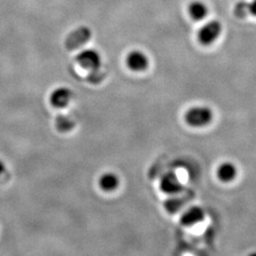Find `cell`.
I'll use <instances>...</instances> for the list:
<instances>
[{
	"label": "cell",
	"instance_id": "cell-1",
	"mask_svg": "<svg viewBox=\"0 0 256 256\" xmlns=\"http://www.w3.org/2000/svg\"><path fill=\"white\" fill-rule=\"evenodd\" d=\"M76 61L82 68L90 72L92 77L100 74L102 68V57L100 52H97L96 50H93V48L82 50L76 56Z\"/></svg>",
	"mask_w": 256,
	"mask_h": 256
},
{
	"label": "cell",
	"instance_id": "cell-2",
	"mask_svg": "<svg viewBox=\"0 0 256 256\" xmlns=\"http://www.w3.org/2000/svg\"><path fill=\"white\" fill-rule=\"evenodd\" d=\"M214 118V113L210 108L205 106H196L185 113V120L192 128L207 126Z\"/></svg>",
	"mask_w": 256,
	"mask_h": 256
},
{
	"label": "cell",
	"instance_id": "cell-3",
	"mask_svg": "<svg viewBox=\"0 0 256 256\" xmlns=\"http://www.w3.org/2000/svg\"><path fill=\"white\" fill-rule=\"evenodd\" d=\"M222 30L221 23L218 20H210L205 23L198 32V42L203 46H210L218 37Z\"/></svg>",
	"mask_w": 256,
	"mask_h": 256
},
{
	"label": "cell",
	"instance_id": "cell-4",
	"mask_svg": "<svg viewBox=\"0 0 256 256\" xmlns=\"http://www.w3.org/2000/svg\"><path fill=\"white\" fill-rule=\"evenodd\" d=\"M92 37V30L88 27L77 28L66 39V46L70 50H74L84 46Z\"/></svg>",
	"mask_w": 256,
	"mask_h": 256
},
{
	"label": "cell",
	"instance_id": "cell-5",
	"mask_svg": "<svg viewBox=\"0 0 256 256\" xmlns=\"http://www.w3.org/2000/svg\"><path fill=\"white\" fill-rule=\"evenodd\" d=\"M126 64L128 68L135 72H142L146 70L149 64L147 55L140 50H132L126 56Z\"/></svg>",
	"mask_w": 256,
	"mask_h": 256
},
{
	"label": "cell",
	"instance_id": "cell-6",
	"mask_svg": "<svg viewBox=\"0 0 256 256\" xmlns=\"http://www.w3.org/2000/svg\"><path fill=\"white\" fill-rule=\"evenodd\" d=\"M72 92L68 88L61 86L52 92L50 96V101L52 106L56 108H64L72 101Z\"/></svg>",
	"mask_w": 256,
	"mask_h": 256
},
{
	"label": "cell",
	"instance_id": "cell-7",
	"mask_svg": "<svg viewBox=\"0 0 256 256\" xmlns=\"http://www.w3.org/2000/svg\"><path fill=\"white\" fill-rule=\"evenodd\" d=\"M205 218V212L202 207L194 206L183 212L180 223L185 227H192L202 222Z\"/></svg>",
	"mask_w": 256,
	"mask_h": 256
},
{
	"label": "cell",
	"instance_id": "cell-8",
	"mask_svg": "<svg viewBox=\"0 0 256 256\" xmlns=\"http://www.w3.org/2000/svg\"><path fill=\"white\" fill-rule=\"evenodd\" d=\"M160 190L168 194H174L182 190V184L174 173H167L160 180Z\"/></svg>",
	"mask_w": 256,
	"mask_h": 256
},
{
	"label": "cell",
	"instance_id": "cell-9",
	"mask_svg": "<svg viewBox=\"0 0 256 256\" xmlns=\"http://www.w3.org/2000/svg\"><path fill=\"white\" fill-rule=\"evenodd\" d=\"M216 176L222 182H232L238 176V168L232 162H223L218 166Z\"/></svg>",
	"mask_w": 256,
	"mask_h": 256
},
{
	"label": "cell",
	"instance_id": "cell-10",
	"mask_svg": "<svg viewBox=\"0 0 256 256\" xmlns=\"http://www.w3.org/2000/svg\"><path fill=\"white\" fill-rule=\"evenodd\" d=\"M120 185L119 176L112 172L102 174L99 178V186L104 192H113Z\"/></svg>",
	"mask_w": 256,
	"mask_h": 256
},
{
	"label": "cell",
	"instance_id": "cell-11",
	"mask_svg": "<svg viewBox=\"0 0 256 256\" xmlns=\"http://www.w3.org/2000/svg\"><path fill=\"white\" fill-rule=\"evenodd\" d=\"M188 14L190 18L194 21L203 20L208 14V7L204 2L200 0H194L188 6Z\"/></svg>",
	"mask_w": 256,
	"mask_h": 256
},
{
	"label": "cell",
	"instance_id": "cell-12",
	"mask_svg": "<svg viewBox=\"0 0 256 256\" xmlns=\"http://www.w3.org/2000/svg\"><path fill=\"white\" fill-rule=\"evenodd\" d=\"M74 120L66 115H59L55 120V126L60 132H68L74 129Z\"/></svg>",
	"mask_w": 256,
	"mask_h": 256
},
{
	"label": "cell",
	"instance_id": "cell-13",
	"mask_svg": "<svg viewBox=\"0 0 256 256\" xmlns=\"http://www.w3.org/2000/svg\"><path fill=\"white\" fill-rule=\"evenodd\" d=\"M248 5V12L256 16V0L250 1Z\"/></svg>",
	"mask_w": 256,
	"mask_h": 256
},
{
	"label": "cell",
	"instance_id": "cell-14",
	"mask_svg": "<svg viewBox=\"0 0 256 256\" xmlns=\"http://www.w3.org/2000/svg\"><path fill=\"white\" fill-rule=\"evenodd\" d=\"M5 170H6V166H5V164L0 160V174H3L4 172H5Z\"/></svg>",
	"mask_w": 256,
	"mask_h": 256
},
{
	"label": "cell",
	"instance_id": "cell-15",
	"mask_svg": "<svg viewBox=\"0 0 256 256\" xmlns=\"http://www.w3.org/2000/svg\"><path fill=\"white\" fill-rule=\"evenodd\" d=\"M248 256H256V252H252Z\"/></svg>",
	"mask_w": 256,
	"mask_h": 256
}]
</instances>
